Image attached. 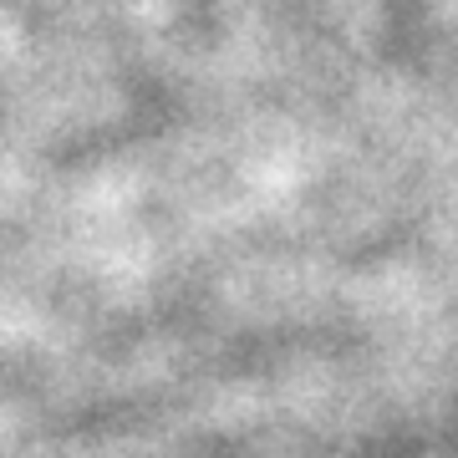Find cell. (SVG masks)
I'll return each mask as SVG.
<instances>
[]
</instances>
